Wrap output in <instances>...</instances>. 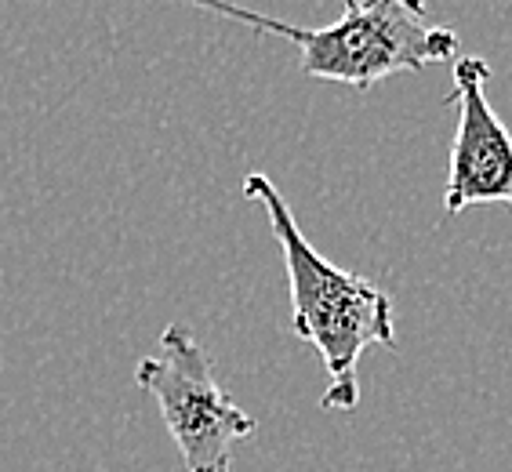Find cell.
<instances>
[{"label":"cell","mask_w":512,"mask_h":472,"mask_svg":"<svg viewBox=\"0 0 512 472\" xmlns=\"http://www.w3.org/2000/svg\"><path fill=\"white\" fill-rule=\"evenodd\" d=\"M244 197L266 207L291 284V327L324 360L327 389L320 404L324 411H353L360 404V356L371 345L396 349L393 298L375 280L327 262L298 229L287 200L266 175H247Z\"/></svg>","instance_id":"cell-1"},{"label":"cell","mask_w":512,"mask_h":472,"mask_svg":"<svg viewBox=\"0 0 512 472\" xmlns=\"http://www.w3.org/2000/svg\"><path fill=\"white\" fill-rule=\"evenodd\" d=\"M135 382L153 396L186 472H229L233 447L258 429L255 418L215 382L204 345L186 324L164 327L160 356L138 360Z\"/></svg>","instance_id":"cell-3"},{"label":"cell","mask_w":512,"mask_h":472,"mask_svg":"<svg viewBox=\"0 0 512 472\" xmlns=\"http://www.w3.org/2000/svg\"><path fill=\"white\" fill-rule=\"evenodd\" d=\"M491 66L476 55L454 62V128L451 168H447L444 215H458L469 204H509L512 207V131L487 102Z\"/></svg>","instance_id":"cell-4"},{"label":"cell","mask_w":512,"mask_h":472,"mask_svg":"<svg viewBox=\"0 0 512 472\" xmlns=\"http://www.w3.org/2000/svg\"><path fill=\"white\" fill-rule=\"evenodd\" d=\"M197 8L291 40L298 48V69L306 77L335 80L360 91L375 88L393 73H418L433 62H451L462 48L454 30L429 26L425 0H345L342 19L316 30L269 19L233 0H197Z\"/></svg>","instance_id":"cell-2"}]
</instances>
